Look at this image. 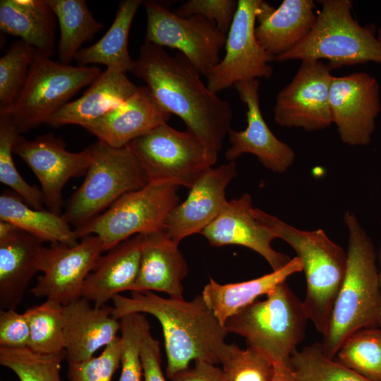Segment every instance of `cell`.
I'll return each mask as SVG.
<instances>
[{
    "instance_id": "9a60e30c",
    "label": "cell",
    "mask_w": 381,
    "mask_h": 381,
    "mask_svg": "<svg viewBox=\"0 0 381 381\" xmlns=\"http://www.w3.org/2000/svg\"><path fill=\"white\" fill-rule=\"evenodd\" d=\"M103 252L99 238L88 235L77 244L52 243L44 247L40 272L30 290L35 297H45L63 306L82 298L88 274L94 270Z\"/></svg>"
},
{
    "instance_id": "ba28073f",
    "label": "cell",
    "mask_w": 381,
    "mask_h": 381,
    "mask_svg": "<svg viewBox=\"0 0 381 381\" xmlns=\"http://www.w3.org/2000/svg\"><path fill=\"white\" fill-rule=\"evenodd\" d=\"M102 73L96 66L61 64L36 52L23 87L8 114L19 135L49 119Z\"/></svg>"
},
{
    "instance_id": "4fadbf2b",
    "label": "cell",
    "mask_w": 381,
    "mask_h": 381,
    "mask_svg": "<svg viewBox=\"0 0 381 381\" xmlns=\"http://www.w3.org/2000/svg\"><path fill=\"white\" fill-rule=\"evenodd\" d=\"M332 67L322 61L303 60L291 81L277 94L275 122L307 131L322 130L332 123L329 90Z\"/></svg>"
},
{
    "instance_id": "5bb4252c",
    "label": "cell",
    "mask_w": 381,
    "mask_h": 381,
    "mask_svg": "<svg viewBox=\"0 0 381 381\" xmlns=\"http://www.w3.org/2000/svg\"><path fill=\"white\" fill-rule=\"evenodd\" d=\"M13 153L20 157L38 179L47 210L61 214L62 190L73 178L85 175L91 162L89 147L78 152L66 148L64 141L53 133L29 140L18 135Z\"/></svg>"
},
{
    "instance_id": "6da1fadb",
    "label": "cell",
    "mask_w": 381,
    "mask_h": 381,
    "mask_svg": "<svg viewBox=\"0 0 381 381\" xmlns=\"http://www.w3.org/2000/svg\"><path fill=\"white\" fill-rule=\"evenodd\" d=\"M131 73L145 82L159 106L182 119L216 163L231 129L230 103L208 88L183 54L171 56L150 42L144 41L140 47Z\"/></svg>"
},
{
    "instance_id": "d6a6232c",
    "label": "cell",
    "mask_w": 381,
    "mask_h": 381,
    "mask_svg": "<svg viewBox=\"0 0 381 381\" xmlns=\"http://www.w3.org/2000/svg\"><path fill=\"white\" fill-rule=\"evenodd\" d=\"M336 361L373 381H381V329H359L342 343Z\"/></svg>"
},
{
    "instance_id": "7bdbcfd3",
    "label": "cell",
    "mask_w": 381,
    "mask_h": 381,
    "mask_svg": "<svg viewBox=\"0 0 381 381\" xmlns=\"http://www.w3.org/2000/svg\"><path fill=\"white\" fill-rule=\"evenodd\" d=\"M143 381H167L161 367L159 341L147 329L143 337L140 349Z\"/></svg>"
},
{
    "instance_id": "836d02e7",
    "label": "cell",
    "mask_w": 381,
    "mask_h": 381,
    "mask_svg": "<svg viewBox=\"0 0 381 381\" xmlns=\"http://www.w3.org/2000/svg\"><path fill=\"white\" fill-rule=\"evenodd\" d=\"M289 365L298 381H373L327 357L318 342L294 351Z\"/></svg>"
},
{
    "instance_id": "484cf974",
    "label": "cell",
    "mask_w": 381,
    "mask_h": 381,
    "mask_svg": "<svg viewBox=\"0 0 381 381\" xmlns=\"http://www.w3.org/2000/svg\"><path fill=\"white\" fill-rule=\"evenodd\" d=\"M138 88L126 73L107 68L80 97L66 104L47 124L53 127L72 124L82 126L121 104Z\"/></svg>"
},
{
    "instance_id": "52a82bcc",
    "label": "cell",
    "mask_w": 381,
    "mask_h": 381,
    "mask_svg": "<svg viewBox=\"0 0 381 381\" xmlns=\"http://www.w3.org/2000/svg\"><path fill=\"white\" fill-rule=\"evenodd\" d=\"M89 148L92 162L62 214L75 229L104 212L124 194L148 183L128 145L113 147L98 140Z\"/></svg>"
},
{
    "instance_id": "603a6c76",
    "label": "cell",
    "mask_w": 381,
    "mask_h": 381,
    "mask_svg": "<svg viewBox=\"0 0 381 381\" xmlns=\"http://www.w3.org/2000/svg\"><path fill=\"white\" fill-rule=\"evenodd\" d=\"M187 262L173 241L162 230L143 234L140 269L131 291L164 292L183 298Z\"/></svg>"
},
{
    "instance_id": "bcb514c9",
    "label": "cell",
    "mask_w": 381,
    "mask_h": 381,
    "mask_svg": "<svg viewBox=\"0 0 381 381\" xmlns=\"http://www.w3.org/2000/svg\"><path fill=\"white\" fill-rule=\"evenodd\" d=\"M377 38L378 41L381 43V29L378 30V37Z\"/></svg>"
},
{
    "instance_id": "3957f363",
    "label": "cell",
    "mask_w": 381,
    "mask_h": 381,
    "mask_svg": "<svg viewBox=\"0 0 381 381\" xmlns=\"http://www.w3.org/2000/svg\"><path fill=\"white\" fill-rule=\"evenodd\" d=\"M344 220L349 231L346 273L321 343L329 358L355 332L381 329V289L373 242L353 214L346 212Z\"/></svg>"
},
{
    "instance_id": "44dd1931",
    "label": "cell",
    "mask_w": 381,
    "mask_h": 381,
    "mask_svg": "<svg viewBox=\"0 0 381 381\" xmlns=\"http://www.w3.org/2000/svg\"><path fill=\"white\" fill-rule=\"evenodd\" d=\"M80 298L63 306L65 351L68 363L83 362L94 357L118 336L120 321L112 315L113 308L92 306Z\"/></svg>"
},
{
    "instance_id": "f6af8a7d",
    "label": "cell",
    "mask_w": 381,
    "mask_h": 381,
    "mask_svg": "<svg viewBox=\"0 0 381 381\" xmlns=\"http://www.w3.org/2000/svg\"><path fill=\"white\" fill-rule=\"evenodd\" d=\"M272 381H298L289 365H275V373Z\"/></svg>"
},
{
    "instance_id": "ffe728a7",
    "label": "cell",
    "mask_w": 381,
    "mask_h": 381,
    "mask_svg": "<svg viewBox=\"0 0 381 381\" xmlns=\"http://www.w3.org/2000/svg\"><path fill=\"white\" fill-rule=\"evenodd\" d=\"M170 116L155 100L147 86H138L126 101L82 127L98 140L113 147H122L156 126L167 123Z\"/></svg>"
},
{
    "instance_id": "1f68e13d",
    "label": "cell",
    "mask_w": 381,
    "mask_h": 381,
    "mask_svg": "<svg viewBox=\"0 0 381 381\" xmlns=\"http://www.w3.org/2000/svg\"><path fill=\"white\" fill-rule=\"evenodd\" d=\"M30 328L28 348L41 354L65 351L63 305L50 300L28 308L23 313Z\"/></svg>"
},
{
    "instance_id": "ac0fdd59",
    "label": "cell",
    "mask_w": 381,
    "mask_h": 381,
    "mask_svg": "<svg viewBox=\"0 0 381 381\" xmlns=\"http://www.w3.org/2000/svg\"><path fill=\"white\" fill-rule=\"evenodd\" d=\"M236 176L235 162L209 168L189 189L186 199L168 214L162 231L179 243L187 236L200 234L224 207L226 187Z\"/></svg>"
},
{
    "instance_id": "74e56055",
    "label": "cell",
    "mask_w": 381,
    "mask_h": 381,
    "mask_svg": "<svg viewBox=\"0 0 381 381\" xmlns=\"http://www.w3.org/2000/svg\"><path fill=\"white\" fill-rule=\"evenodd\" d=\"M119 320L121 372L119 381H143L141 343L150 325L145 314L140 313L126 315Z\"/></svg>"
},
{
    "instance_id": "f546056e",
    "label": "cell",
    "mask_w": 381,
    "mask_h": 381,
    "mask_svg": "<svg viewBox=\"0 0 381 381\" xmlns=\"http://www.w3.org/2000/svg\"><path fill=\"white\" fill-rule=\"evenodd\" d=\"M0 221L11 223L42 242L70 246L78 243L75 231L62 214L34 209L13 190H4L0 195Z\"/></svg>"
},
{
    "instance_id": "7dc6e473",
    "label": "cell",
    "mask_w": 381,
    "mask_h": 381,
    "mask_svg": "<svg viewBox=\"0 0 381 381\" xmlns=\"http://www.w3.org/2000/svg\"><path fill=\"white\" fill-rule=\"evenodd\" d=\"M380 286H381V274L380 275Z\"/></svg>"
},
{
    "instance_id": "83f0119b",
    "label": "cell",
    "mask_w": 381,
    "mask_h": 381,
    "mask_svg": "<svg viewBox=\"0 0 381 381\" xmlns=\"http://www.w3.org/2000/svg\"><path fill=\"white\" fill-rule=\"evenodd\" d=\"M303 270L297 256L277 271H272L258 278L238 283L220 284L210 278L201 295L209 308L224 325L225 321L243 308L267 294L291 274Z\"/></svg>"
},
{
    "instance_id": "5b68a950",
    "label": "cell",
    "mask_w": 381,
    "mask_h": 381,
    "mask_svg": "<svg viewBox=\"0 0 381 381\" xmlns=\"http://www.w3.org/2000/svg\"><path fill=\"white\" fill-rule=\"evenodd\" d=\"M264 301H255L229 318L226 331L239 334L248 346L274 364L289 365L297 346L305 338L307 320L303 302L286 281L277 284Z\"/></svg>"
},
{
    "instance_id": "60d3db41",
    "label": "cell",
    "mask_w": 381,
    "mask_h": 381,
    "mask_svg": "<svg viewBox=\"0 0 381 381\" xmlns=\"http://www.w3.org/2000/svg\"><path fill=\"white\" fill-rule=\"evenodd\" d=\"M238 7V0H189L181 4L174 13L183 18L202 16L214 21L227 35Z\"/></svg>"
},
{
    "instance_id": "8d00e7d4",
    "label": "cell",
    "mask_w": 381,
    "mask_h": 381,
    "mask_svg": "<svg viewBox=\"0 0 381 381\" xmlns=\"http://www.w3.org/2000/svg\"><path fill=\"white\" fill-rule=\"evenodd\" d=\"M18 135L10 115H0V181L18 194L30 207L44 210L41 190L29 185L15 166L12 154Z\"/></svg>"
},
{
    "instance_id": "277c9868",
    "label": "cell",
    "mask_w": 381,
    "mask_h": 381,
    "mask_svg": "<svg viewBox=\"0 0 381 381\" xmlns=\"http://www.w3.org/2000/svg\"><path fill=\"white\" fill-rule=\"evenodd\" d=\"M253 214L275 238L290 245L301 260L307 284L303 308L308 320L324 337L345 277L346 252L322 229L300 230L258 208H254Z\"/></svg>"
},
{
    "instance_id": "8992f818",
    "label": "cell",
    "mask_w": 381,
    "mask_h": 381,
    "mask_svg": "<svg viewBox=\"0 0 381 381\" xmlns=\"http://www.w3.org/2000/svg\"><path fill=\"white\" fill-rule=\"evenodd\" d=\"M309 34L276 61L327 60L332 68L369 61L381 64V43L374 32L353 18L352 1L321 0Z\"/></svg>"
},
{
    "instance_id": "b9f144b4",
    "label": "cell",
    "mask_w": 381,
    "mask_h": 381,
    "mask_svg": "<svg viewBox=\"0 0 381 381\" xmlns=\"http://www.w3.org/2000/svg\"><path fill=\"white\" fill-rule=\"evenodd\" d=\"M30 328L24 313L15 309L0 310V347L28 348Z\"/></svg>"
},
{
    "instance_id": "f35d334b",
    "label": "cell",
    "mask_w": 381,
    "mask_h": 381,
    "mask_svg": "<svg viewBox=\"0 0 381 381\" xmlns=\"http://www.w3.org/2000/svg\"><path fill=\"white\" fill-rule=\"evenodd\" d=\"M227 381H272L274 363L259 351L248 346L243 349L231 344L222 363Z\"/></svg>"
},
{
    "instance_id": "cb8c5ba5",
    "label": "cell",
    "mask_w": 381,
    "mask_h": 381,
    "mask_svg": "<svg viewBox=\"0 0 381 381\" xmlns=\"http://www.w3.org/2000/svg\"><path fill=\"white\" fill-rule=\"evenodd\" d=\"M143 234L133 236L99 258L87 277L82 298L102 307L120 292L131 291L140 269Z\"/></svg>"
},
{
    "instance_id": "d590c367",
    "label": "cell",
    "mask_w": 381,
    "mask_h": 381,
    "mask_svg": "<svg viewBox=\"0 0 381 381\" xmlns=\"http://www.w3.org/2000/svg\"><path fill=\"white\" fill-rule=\"evenodd\" d=\"M66 351L41 354L28 348L0 347V364L11 370L19 381H62L61 367Z\"/></svg>"
},
{
    "instance_id": "30bf717a",
    "label": "cell",
    "mask_w": 381,
    "mask_h": 381,
    "mask_svg": "<svg viewBox=\"0 0 381 381\" xmlns=\"http://www.w3.org/2000/svg\"><path fill=\"white\" fill-rule=\"evenodd\" d=\"M128 147L147 182H170L190 189L215 162L203 143L188 131L162 123Z\"/></svg>"
},
{
    "instance_id": "8fae6325",
    "label": "cell",
    "mask_w": 381,
    "mask_h": 381,
    "mask_svg": "<svg viewBox=\"0 0 381 381\" xmlns=\"http://www.w3.org/2000/svg\"><path fill=\"white\" fill-rule=\"evenodd\" d=\"M143 4L147 16L145 42L178 49L204 76L219 64L227 35L214 21L198 15L179 16L156 1Z\"/></svg>"
},
{
    "instance_id": "7c38bea8",
    "label": "cell",
    "mask_w": 381,
    "mask_h": 381,
    "mask_svg": "<svg viewBox=\"0 0 381 381\" xmlns=\"http://www.w3.org/2000/svg\"><path fill=\"white\" fill-rule=\"evenodd\" d=\"M262 1L238 0L237 10L226 35L224 57L205 75L212 92L217 94L238 82L272 75L270 63L275 59L262 47L255 33Z\"/></svg>"
},
{
    "instance_id": "7402d4cb",
    "label": "cell",
    "mask_w": 381,
    "mask_h": 381,
    "mask_svg": "<svg viewBox=\"0 0 381 381\" xmlns=\"http://www.w3.org/2000/svg\"><path fill=\"white\" fill-rule=\"evenodd\" d=\"M315 8L313 0H284L278 8L262 1L255 30L259 44L275 59L290 51L313 28Z\"/></svg>"
},
{
    "instance_id": "ee69618b",
    "label": "cell",
    "mask_w": 381,
    "mask_h": 381,
    "mask_svg": "<svg viewBox=\"0 0 381 381\" xmlns=\"http://www.w3.org/2000/svg\"><path fill=\"white\" fill-rule=\"evenodd\" d=\"M170 380L171 381H227L222 368L214 364L195 361L194 366L178 372Z\"/></svg>"
},
{
    "instance_id": "e0dca14e",
    "label": "cell",
    "mask_w": 381,
    "mask_h": 381,
    "mask_svg": "<svg viewBox=\"0 0 381 381\" xmlns=\"http://www.w3.org/2000/svg\"><path fill=\"white\" fill-rule=\"evenodd\" d=\"M234 87L246 105L247 126L243 131H229L231 146L226 151V159L235 162L243 154L250 153L272 171H286L293 164L295 153L289 145L273 134L263 119L260 106L259 80L241 81Z\"/></svg>"
},
{
    "instance_id": "9c48e42d",
    "label": "cell",
    "mask_w": 381,
    "mask_h": 381,
    "mask_svg": "<svg viewBox=\"0 0 381 381\" xmlns=\"http://www.w3.org/2000/svg\"><path fill=\"white\" fill-rule=\"evenodd\" d=\"M179 187L170 182H149L122 195L75 233L78 238L98 236L104 252L133 236L161 231L167 216L179 203Z\"/></svg>"
},
{
    "instance_id": "4dcf8cb0",
    "label": "cell",
    "mask_w": 381,
    "mask_h": 381,
    "mask_svg": "<svg viewBox=\"0 0 381 381\" xmlns=\"http://www.w3.org/2000/svg\"><path fill=\"white\" fill-rule=\"evenodd\" d=\"M59 23V61L70 64L82 44L104 25L93 16L85 0H46Z\"/></svg>"
},
{
    "instance_id": "f1b7e54d",
    "label": "cell",
    "mask_w": 381,
    "mask_h": 381,
    "mask_svg": "<svg viewBox=\"0 0 381 381\" xmlns=\"http://www.w3.org/2000/svg\"><path fill=\"white\" fill-rule=\"evenodd\" d=\"M141 0L121 1L107 32L92 45L81 48L75 56L80 66L102 64L122 72H131L134 60L128 52V36Z\"/></svg>"
},
{
    "instance_id": "e575fe53",
    "label": "cell",
    "mask_w": 381,
    "mask_h": 381,
    "mask_svg": "<svg viewBox=\"0 0 381 381\" xmlns=\"http://www.w3.org/2000/svg\"><path fill=\"white\" fill-rule=\"evenodd\" d=\"M37 50L18 40L0 58V115L8 114L28 78Z\"/></svg>"
},
{
    "instance_id": "d4e9b609",
    "label": "cell",
    "mask_w": 381,
    "mask_h": 381,
    "mask_svg": "<svg viewBox=\"0 0 381 381\" xmlns=\"http://www.w3.org/2000/svg\"><path fill=\"white\" fill-rule=\"evenodd\" d=\"M43 242L16 229L0 238V307L16 309L22 301L28 284L40 272Z\"/></svg>"
},
{
    "instance_id": "7a4b0ae2",
    "label": "cell",
    "mask_w": 381,
    "mask_h": 381,
    "mask_svg": "<svg viewBox=\"0 0 381 381\" xmlns=\"http://www.w3.org/2000/svg\"><path fill=\"white\" fill-rule=\"evenodd\" d=\"M112 315L120 320L126 315L150 314L160 323L167 356L166 372L170 379L189 367L192 361L221 364L230 344L228 332L205 302L202 295L190 301L165 298L152 291H131L113 298Z\"/></svg>"
},
{
    "instance_id": "4316f807",
    "label": "cell",
    "mask_w": 381,
    "mask_h": 381,
    "mask_svg": "<svg viewBox=\"0 0 381 381\" xmlns=\"http://www.w3.org/2000/svg\"><path fill=\"white\" fill-rule=\"evenodd\" d=\"M56 18L46 0H1L0 29L18 37L40 54L55 51Z\"/></svg>"
},
{
    "instance_id": "2e32d148",
    "label": "cell",
    "mask_w": 381,
    "mask_h": 381,
    "mask_svg": "<svg viewBox=\"0 0 381 381\" xmlns=\"http://www.w3.org/2000/svg\"><path fill=\"white\" fill-rule=\"evenodd\" d=\"M329 106L332 123L344 143L357 146L370 143L375 120L381 110L375 78L363 72L333 76Z\"/></svg>"
},
{
    "instance_id": "ab89813d",
    "label": "cell",
    "mask_w": 381,
    "mask_h": 381,
    "mask_svg": "<svg viewBox=\"0 0 381 381\" xmlns=\"http://www.w3.org/2000/svg\"><path fill=\"white\" fill-rule=\"evenodd\" d=\"M121 341L117 337L96 357L79 363H68L69 381H111L120 366Z\"/></svg>"
},
{
    "instance_id": "d6986e66",
    "label": "cell",
    "mask_w": 381,
    "mask_h": 381,
    "mask_svg": "<svg viewBox=\"0 0 381 381\" xmlns=\"http://www.w3.org/2000/svg\"><path fill=\"white\" fill-rule=\"evenodd\" d=\"M248 193L228 200L217 217L200 233L215 247L238 245L248 248L264 258L272 271L286 265L291 258L272 247L275 236L263 226L253 214Z\"/></svg>"
}]
</instances>
